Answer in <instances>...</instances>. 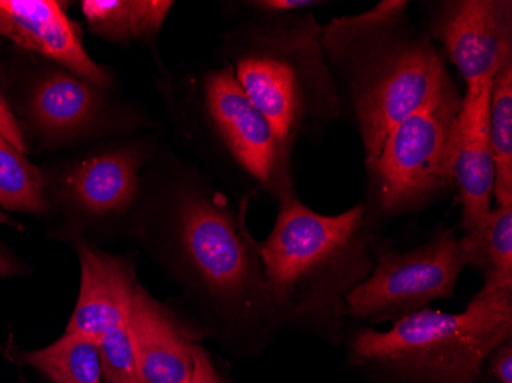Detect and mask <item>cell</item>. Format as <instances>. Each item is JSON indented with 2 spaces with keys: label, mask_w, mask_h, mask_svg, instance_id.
<instances>
[{
  "label": "cell",
  "mask_w": 512,
  "mask_h": 383,
  "mask_svg": "<svg viewBox=\"0 0 512 383\" xmlns=\"http://www.w3.org/2000/svg\"><path fill=\"white\" fill-rule=\"evenodd\" d=\"M375 269L345 301L347 321L371 325L399 321L439 299H456L465 269L453 227H437L421 246L399 250L379 236L373 244Z\"/></svg>",
  "instance_id": "52a82bcc"
},
{
  "label": "cell",
  "mask_w": 512,
  "mask_h": 383,
  "mask_svg": "<svg viewBox=\"0 0 512 383\" xmlns=\"http://www.w3.org/2000/svg\"><path fill=\"white\" fill-rule=\"evenodd\" d=\"M408 0H381L370 10L330 20L322 45L338 91L341 120L375 160L391 129L450 79L447 59L411 20Z\"/></svg>",
  "instance_id": "7a4b0ae2"
},
{
  "label": "cell",
  "mask_w": 512,
  "mask_h": 383,
  "mask_svg": "<svg viewBox=\"0 0 512 383\" xmlns=\"http://www.w3.org/2000/svg\"><path fill=\"white\" fill-rule=\"evenodd\" d=\"M419 27L451 62L465 89L512 62L511 0H424Z\"/></svg>",
  "instance_id": "9c48e42d"
},
{
  "label": "cell",
  "mask_w": 512,
  "mask_h": 383,
  "mask_svg": "<svg viewBox=\"0 0 512 383\" xmlns=\"http://www.w3.org/2000/svg\"><path fill=\"white\" fill-rule=\"evenodd\" d=\"M488 128L496 164L494 203L512 207V62L491 83Z\"/></svg>",
  "instance_id": "d6986e66"
},
{
  "label": "cell",
  "mask_w": 512,
  "mask_h": 383,
  "mask_svg": "<svg viewBox=\"0 0 512 383\" xmlns=\"http://www.w3.org/2000/svg\"><path fill=\"white\" fill-rule=\"evenodd\" d=\"M322 30L315 13L289 14L255 19L227 40L230 68L289 160L299 141L319 146L341 120Z\"/></svg>",
  "instance_id": "5b68a950"
},
{
  "label": "cell",
  "mask_w": 512,
  "mask_h": 383,
  "mask_svg": "<svg viewBox=\"0 0 512 383\" xmlns=\"http://www.w3.org/2000/svg\"><path fill=\"white\" fill-rule=\"evenodd\" d=\"M79 299L65 333H76L99 341L105 331L128 321L132 299L138 289L134 267L122 256L79 246Z\"/></svg>",
  "instance_id": "4fadbf2b"
},
{
  "label": "cell",
  "mask_w": 512,
  "mask_h": 383,
  "mask_svg": "<svg viewBox=\"0 0 512 383\" xmlns=\"http://www.w3.org/2000/svg\"><path fill=\"white\" fill-rule=\"evenodd\" d=\"M0 36L65 66L97 88L111 79L83 48L79 25L54 0H0Z\"/></svg>",
  "instance_id": "8fae6325"
},
{
  "label": "cell",
  "mask_w": 512,
  "mask_h": 383,
  "mask_svg": "<svg viewBox=\"0 0 512 383\" xmlns=\"http://www.w3.org/2000/svg\"><path fill=\"white\" fill-rule=\"evenodd\" d=\"M483 377L488 383H512V336L486 357Z\"/></svg>",
  "instance_id": "603a6c76"
},
{
  "label": "cell",
  "mask_w": 512,
  "mask_h": 383,
  "mask_svg": "<svg viewBox=\"0 0 512 383\" xmlns=\"http://www.w3.org/2000/svg\"><path fill=\"white\" fill-rule=\"evenodd\" d=\"M17 269L10 259L5 258L4 255H0V276H11L16 275Z\"/></svg>",
  "instance_id": "484cf974"
},
{
  "label": "cell",
  "mask_w": 512,
  "mask_h": 383,
  "mask_svg": "<svg viewBox=\"0 0 512 383\" xmlns=\"http://www.w3.org/2000/svg\"><path fill=\"white\" fill-rule=\"evenodd\" d=\"M174 2L169 0H85L83 14L92 33L112 42L157 39Z\"/></svg>",
  "instance_id": "2e32d148"
},
{
  "label": "cell",
  "mask_w": 512,
  "mask_h": 383,
  "mask_svg": "<svg viewBox=\"0 0 512 383\" xmlns=\"http://www.w3.org/2000/svg\"><path fill=\"white\" fill-rule=\"evenodd\" d=\"M244 7L255 13V19L267 17L289 16V14L313 13V10L329 5L321 0H253L246 2Z\"/></svg>",
  "instance_id": "7402d4cb"
},
{
  "label": "cell",
  "mask_w": 512,
  "mask_h": 383,
  "mask_svg": "<svg viewBox=\"0 0 512 383\" xmlns=\"http://www.w3.org/2000/svg\"><path fill=\"white\" fill-rule=\"evenodd\" d=\"M189 383H234L215 364L214 357L198 342L194 348V368Z\"/></svg>",
  "instance_id": "cb8c5ba5"
},
{
  "label": "cell",
  "mask_w": 512,
  "mask_h": 383,
  "mask_svg": "<svg viewBox=\"0 0 512 383\" xmlns=\"http://www.w3.org/2000/svg\"><path fill=\"white\" fill-rule=\"evenodd\" d=\"M278 201L260 253L281 327L339 347L345 301L375 269L373 244L381 235L368 226L361 201L336 215L310 209L296 190Z\"/></svg>",
  "instance_id": "3957f363"
},
{
  "label": "cell",
  "mask_w": 512,
  "mask_h": 383,
  "mask_svg": "<svg viewBox=\"0 0 512 383\" xmlns=\"http://www.w3.org/2000/svg\"><path fill=\"white\" fill-rule=\"evenodd\" d=\"M138 151H117L82 161L66 177V194L92 217H109L131 206L138 192Z\"/></svg>",
  "instance_id": "5bb4252c"
},
{
  "label": "cell",
  "mask_w": 512,
  "mask_h": 383,
  "mask_svg": "<svg viewBox=\"0 0 512 383\" xmlns=\"http://www.w3.org/2000/svg\"><path fill=\"white\" fill-rule=\"evenodd\" d=\"M100 106L97 86L66 71H54L37 83L28 108L40 131L65 137L88 128Z\"/></svg>",
  "instance_id": "9a60e30c"
},
{
  "label": "cell",
  "mask_w": 512,
  "mask_h": 383,
  "mask_svg": "<svg viewBox=\"0 0 512 383\" xmlns=\"http://www.w3.org/2000/svg\"><path fill=\"white\" fill-rule=\"evenodd\" d=\"M465 266L482 275L483 285L512 289V207L496 206L473 232L459 236Z\"/></svg>",
  "instance_id": "e0dca14e"
},
{
  "label": "cell",
  "mask_w": 512,
  "mask_h": 383,
  "mask_svg": "<svg viewBox=\"0 0 512 383\" xmlns=\"http://www.w3.org/2000/svg\"><path fill=\"white\" fill-rule=\"evenodd\" d=\"M46 206L39 167L0 135V207L14 212L43 213Z\"/></svg>",
  "instance_id": "ffe728a7"
},
{
  "label": "cell",
  "mask_w": 512,
  "mask_h": 383,
  "mask_svg": "<svg viewBox=\"0 0 512 383\" xmlns=\"http://www.w3.org/2000/svg\"><path fill=\"white\" fill-rule=\"evenodd\" d=\"M99 354L103 383H146L128 321L100 336Z\"/></svg>",
  "instance_id": "44dd1931"
},
{
  "label": "cell",
  "mask_w": 512,
  "mask_h": 383,
  "mask_svg": "<svg viewBox=\"0 0 512 383\" xmlns=\"http://www.w3.org/2000/svg\"><path fill=\"white\" fill-rule=\"evenodd\" d=\"M512 336V289H482L459 313L427 307L385 331L347 322L344 368L362 383H488L483 365Z\"/></svg>",
  "instance_id": "277c9868"
},
{
  "label": "cell",
  "mask_w": 512,
  "mask_h": 383,
  "mask_svg": "<svg viewBox=\"0 0 512 383\" xmlns=\"http://www.w3.org/2000/svg\"><path fill=\"white\" fill-rule=\"evenodd\" d=\"M204 125L241 174L279 200L295 190L292 160L264 115L253 106L230 65L204 74L200 83Z\"/></svg>",
  "instance_id": "ba28073f"
},
{
  "label": "cell",
  "mask_w": 512,
  "mask_h": 383,
  "mask_svg": "<svg viewBox=\"0 0 512 383\" xmlns=\"http://www.w3.org/2000/svg\"><path fill=\"white\" fill-rule=\"evenodd\" d=\"M174 177L157 209L155 253L197 305L206 336L235 356H260L283 327L247 227L250 197L237 207L192 169Z\"/></svg>",
  "instance_id": "6da1fadb"
},
{
  "label": "cell",
  "mask_w": 512,
  "mask_h": 383,
  "mask_svg": "<svg viewBox=\"0 0 512 383\" xmlns=\"http://www.w3.org/2000/svg\"><path fill=\"white\" fill-rule=\"evenodd\" d=\"M146 383H189L201 325L180 318L138 285L128 316Z\"/></svg>",
  "instance_id": "7c38bea8"
},
{
  "label": "cell",
  "mask_w": 512,
  "mask_h": 383,
  "mask_svg": "<svg viewBox=\"0 0 512 383\" xmlns=\"http://www.w3.org/2000/svg\"><path fill=\"white\" fill-rule=\"evenodd\" d=\"M0 135L5 140L10 141L17 151L22 152V154L27 152V143H25L19 123H17L16 117H14L13 111H11L10 105L5 99L2 88H0Z\"/></svg>",
  "instance_id": "d4e9b609"
},
{
  "label": "cell",
  "mask_w": 512,
  "mask_h": 383,
  "mask_svg": "<svg viewBox=\"0 0 512 383\" xmlns=\"http://www.w3.org/2000/svg\"><path fill=\"white\" fill-rule=\"evenodd\" d=\"M14 359L53 383H103L99 341L83 334L63 333L48 347L19 351Z\"/></svg>",
  "instance_id": "ac0fdd59"
},
{
  "label": "cell",
  "mask_w": 512,
  "mask_h": 383,
  "mask_svg": "<svg viewBox=\"0 0 512 383\" xmlns=\"http://www.w3.org/2000/svg\"><path fill=\"white\" fill-rule=\"evenodd\" d=\"M0 224H7V226L11 227H17L19 224L14 223V221H11L10 218L7 217V213L2 212L0 210Z\"/></svg>",
  "instance_id": "4316f807"
},
{
  "label": "cell",
  "mask_w": 512,
  "mask_h": 383,
  "mask_svg": "<svg viewBox=\"0 0 512 383\" xmlns=\"http://www.w3.org/2000/svg\"><path fill=\"white\" fill-rule=\"evenodd\" d=\"M463 92L453 77L391 129L365 166V220L381 235L391 221L424 212L454 189L453 137Z\"/></svg>",
  "instance_id": "8992f818"
},
{
  "label": "cell",
  "mask_w": 512,
  "mask_h": 383,
  "mask_svg": "<svg viewBox=\"0 0 512 383\" xmlns=\"http://www.w3.org/2000/svg\"><path fill=\"white\" fill-rule=\"evenodd\" d=\"M491 83L463 91L454 129L451 172L462 209L459 227L463 233L476 230L494 206L496 164L488 128Z\"/></svg>",
  "instance_id": "30bf717a"
}]
</instances>
